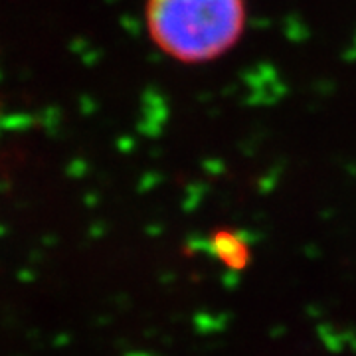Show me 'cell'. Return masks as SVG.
<instances>
[{"instance_id": "1", "label": "cell", "mask_w": 356, "mask_h": 356, "mask_svg": "<svg viewBox=\"0 0 356 356\" xmlns=\"http://www.w3.org/2000/svg\"><path fill=\"white\" fill-rule=\"evenodd\" d=\"M243 0H147L145 22L159 50L180 64L228 54L245 30Z\"/></svg>"}]
</instances>
